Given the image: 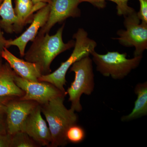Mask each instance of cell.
I'll list each match as a JSON object with an SVG mask.
<instances>
[{"label": "cell", "mask_w": 147, "mask_h": 147, "mask_svg": "<svg viewBox=\"0 0 147 147\" xmlns=\"http://www.w3.org/2000/svg\"><path fill=\"white\" fill-rule=\"evenodd\" d=\"M65 25L53 35L49 33L37 35L25 53L24 57L26 60L35 64L42 75L51 73V64L57 56L74 47L75 40H71L67 43L63 42L62 35Z\"/></svg>", "instance_id": "cell-1"}, {"label": "cell", "mask_w": 147, "mask_h": 147, "mask_svg": "<svg viewBox=\"0 0 147 147\" xmlns=\"http://www.w3.org/2000/svg\"><path fill=\"white\" fill-rule=\"evenodd\" d=\"M65 96L56 98L40 105L51 133L52 142L50 147H63L67 144L66 131L78 122V117L75 111L71 108L67 109L64 104Z\"/></svg>", "instance_id": "cell-2"}, {"label": "cell", "mask_w": 147, "mask_h": 147, "mask_svg": "<svg viewBox=\"0 0 147 147\" xmlns=\"http://www.w3.org/2000/svg\"><path fill=\"white\" fill-rule=\"evenodd\" d=\"M73 38L76 40L74 49L70 57L62 63L59 67L54 72L42 75L39 79V82L50 83L65 93H67L64 88L67 82L66 74L69 69L74 63L91 55L97 46L96 42L88 37V33L83 28L78 29L73 35Z\"/></svg>", "instance_id": "cell-3"}, {"label": "cell", "mask_w": 147, "mask_h": 147, "mask_svg": "<svg viewBox=\"0 0 147 147\" xmlns=\"http://www.w3.org/2000/svg\"><path fill=\"white\" fill-rule=\"evenodd\" d=\"M89 56L74 63L70 68V71L75 73V78L66 92L69 100L71 102L70 108L75 112H80L82 110L80 102L82 95H90L94 90L92 60Z\"/></svg>", "instance_id": "cell-4"}, {"label": "cell", "mask_w": 147, "mask_h": 147, "mask_svg": "<svg viewBox=\"0 0 147 147\" xmlns=\"http://www.w3.org/2000/svg\"><path fill=\"white\" fill-rule=\"evenodd\" d=\"M91 55L97 71L103 76H111L114 79H122L126 77L139 65L143 58L141 55L128 59L126 53L117 52H108L105 55H100L94 51Z\"/></svg>", "instance_id": "cell-5"}, {"label": "cell", "mask_w": 147, "mask_h": 147, "mask_svg": "<svg viewBox=\"0 0 147 147\" xmlns=\"http://www.w3.org/2000/svg\"><path fill=\"white\" fill-rule=\"evenodd\" d=\"M126 30H119L117 32L120 44L126 47H135L134 57L142 55L147 49V23L142 22L135 11L124 16Z\"/></svg>", "instance_id": "cell-6"}, {"label": "cell", "mask_w": 147, "mask_h": 147, "mask_svg": "<svg viewBox=\"0 0 147 147\" xmlns=\"http://www.w3.org/2000/svg\"><path fill=\"white\" fill-rule=\"evenodd\" d=\"M15 83L25 94L20 97L22 100L36 101L40 105L45 104L54 98L65 96L67 94L61 91L53 84L45 82H32L16 74Z\"/></svg>", "instance_id": "cell-7"}, {"label": "cell", "mask_w": 147, "mask_h": 147, "mask_svg": "<svg viewBox=\"0 0 147 147\" xmlns=\"http://www.w3.org/2000/svg\"><path fill=\"white\" fill-rule=\"evenodd\" d=\"M38 105L34 100H22L20 97H13L9 100L5 109L7 133L13 135L21 131L27 117Z\"/></svg>", "instance_id": "cell-8"}, {"label": "cell", "mask_w": 147, "mask_h": 147, "mask_svg": "<svg viewBox=\"0 0 147 147\" xmlns=\"http://www.w3.org/2000/svg\"><path fill=\"white\" fill-rule=\"evenodd\" d=\"M78 0H51L48 20L40 29L38 35L49 33L51 29L57 24L63 23L70 17L76 18L81 16V10L78 6Z\"/></svg>", "instance_id": "cell-9"}, {"label": "cell", "mask_w": 147, "mask_h": 147, "mask_svg": "<svg viewBox=\"0 0 147 147\" xmlns=\"http://www.w3.org/2000/svg\"><path fill=\"white\" fill-rule=\"evenodd\" d=\"M41 113L40 105H38L27 117L21 131L27 133L40 147H50L52 142L51 133Z\"/></svg>", "instance_id": "cell-10"}, {"label": "cell", "mask_w": 147, "mask_h": 147, "mask_svg": "<svg viewBox=\"0 0 147 147\" xmlns=\"http://www.w3.org/2000/svg\"><path fill=\"white\" fill-rule=\"evenodd\" d=\"M50 11L49 4H46L38 10L34 15L30 26L22 34L15 39L7 40V48L11 46H16L18 48L21 57H24L27 44L30 41L32 42L34 39L40 29L46 24Z\"/></svg>", "instance_id": "cell-11"}, {"label": "cell", "mask_w": 147, "mask_h": 147, "mask_svg": "<svg viewBox=\"0 0 147 147\" xmlns=\"http://www.w3.org/2000/svg\"><path fill=\"white\" fill-rule=\"evenodd\" d=\"M1 57L7 61L18 76L32 82H39L42 74L35 64L17 57L5 47Z\"/></svg>", "instance_id": "cell-12"}, {"label": "cell", "mask_w": 147, "mask_h": 147, "mask_svg": "<svg viewBox=\"0 0 147 147\" xmlns=\"http://www.w3.org/2000/svg\"><path fill=\"white\" fill-rule=\"evenodd\" d=\"M16 74L6 62L0 72V97H21L25 92L16 85L15 78Z\"/></svg>", "instance_id": "cell-13"}, {"label": "cell", "mask_w": 147, "mask_h": 147, "mask_svg": "<svg viewBox=\"0 0 147 147\" xmlns=\"http://www.w3.org/2000/svg\"><path fill=\"white\" fill-rule=\"evenodd\" d=\"M0 27L5 32L12 34L22 31L18 18L15 13L12 0H3L0 5Z\"/></svg>", "instance_id": "cell-14"}, {"label": "cell", "mask_w": 147, "mask_h": 147, "mask_svg": "<svg viewBox=\"0 0 147 147\" xmlns=\"http://www.w3.org/2000/svg\"><path fill=\"white\" fill-rule=\"evenodd\" d=\"M134 92L137 96V100L134 102V108L130 114L122 117V121H129L147 115V82L137 84L134 88Z\"/></svg>", "instance_id": "cell-15"}, {"label": "cell", "mask_w": 147, "mask_h": 147, "mask_svg": "<svg viewBox=\"0 0 147 147\" xmlns=\"http://www.w3.org/2000/svg\"><path fill=\"white\" fill-rule=\"evenodd\" d=\"M44 3L34 4L31 0H15V13L21 28L32 21L34 13L46 5Z\"/></svg>", "instance_id": "cell-16"}, {"label": "cell", "mask_w": 147, "mask_h": 147, "mask_svg": "<svg viewBox=\"0 0 147 147\" xmlns=\"http://www.w3.org/2000/svg\"><path fill=\"white\" fill-rule=\"evenodd\" d=\"M38 147L39 145L24 131H18L12 135V147Z\"/></svg>", "instance_id": "cell-17"}, {"label": "cell", "mask_w": 147, "mask_h": 147, "mask_svg": "<svg viewBox=\"0 0 147 147\" xmlns=\"http://www.w3.org/2000/svg\"><path fill=\"white\" fill-rule=\"evenodd\" d=\"M86 136L84 129L76 124L72 125L67 129L66 138L68 142L78 144L84 141Z\"/></svg>", "instance_id": "cell-18"}, {"label": "cell", "mask_w": 147, "mask_h": 147, "mask_svg": "<svg viewBox=\"0 0 147 147\" xmlns=\"http://www.w3.org/2000/svg\"><path fill=\"white\" fill-rule=\"evenodd\" d=\"M115 3L117 4V12L119 16H126L134 11L132 7L129 6L127 3L129 0H108Z\"/></svg>", "instance_id": "cell-19"}, {"label": "cell", "mask_w": 147, "mask_h": 147, "mask_svg": "<svg viewBox=\"0 0 147 147\" xmlns=\"http://www.w3.org/2000/svg\"><path fill=\"white\" fill-rule=\"evenodd\" d=\"M140 9L137 12L138 17L142 22L147 23V0H139Z\"/></svg>", "instance_id": "cell-20"}, {"label": "cell", "mask_w": 147, "mask_h": 147, "mask_svg": "<svg viewBox=\"0 0 147 147\" xmlns=\"http://www.w3.org/2000/svg\"><path fill=\"white\" fill-rule=\"evenodd\" d=\"M12 135L8 133L0 134V147H12Z\"/></svg>", "instance_id": "cell-21"}, {"label": "cell", "mask_w": 147, "mask_h": 147, "mask_svg": "<svg viewBox=\"0 0 147 147\" xmlns=\"http://www.w3.org/2000/svg\"><path fill=\"white\" fill-rule=\"evenodd\" d=\"M7 133L6 116L4 110L0 111V134Z\"/></svg>", "instance_id": "cell-22"}, {"label": "cell", "mask_w": 147, "mask_h": 147, "mask_svg": "<svg viewBox=\"0 0 147 147\" xmlns=\"http://www.w3.org/2000/svg\"><path fill=\"white\" fill-rule=\"evenodd\" d=\"M80 3L86 2L91 4L93 5L98 9L105 8L106 3L105 0H78Z\"/></svg>", "instance_id": "cell-23"}, {"label": "cell", "mask_w": 147, "mask_h": 147, "mask_svg": "<svg viewBox=\"0 0 147 147\" xmlns=\"http://www.w3.org/2000/svg\"><path fill=\"white\" fill-rule=\"evenodd\" d=\"M7 40L4 36L3 32L2 29L0 27V57H1L2 53L4 48H7L6 45Z\"/></svg>", "instance_id": "cell-24"}, {"label": "cell", "mask_w": 147, "mask_h": 147, "mask_svg": "<svg viewBox=\"0 0 147 147\" xmlns=\"http://www.w3.org/2000/svg\"><path fill=\"white\" fill-rule=\"evenodd\" d=\"M13 97H0V111L5 110L7 103Z\"/></svg>", "instance_id": "cell-25"}, {"label": "cell", "mask_w": 147, "mask_h": 147, "mask_svg": "<svg viewBox=\"0 0 147 147\" xmlns=\"http://www.w3.org/2000/svg\"><path fill=\"white\" fill-rule=\"evenodd\" d=\"M34 4L39 3H44L46 4H50L51 0H31Z\"/></svg>", "instance_id": "cell-26"}, {"label": "cell", "mask_w": 147, "mask_h": 147, "mask_svg": "<svg viewBox=\"0 0 147 147\" xmlns=\"http://www.w3.org/2000/svg\"><path fill=\"white\" fill-rule=\"evenodd\" d=\"M3 64V58L1 57H0V72L1 71Z\"/></svg>", "instance_id": "cell-27"}, {"label": "cell", "mask_w": 147, "mask_h": 147, "mask_svg": "<svg viewBox=\"0 0 147 147\" xmlns=\"http://www.w3.org/2000/svg\"><path fill=\"white\" fill-rule=\"evenodd\" d=\"M3 0H0V5H1V4L3 2Z\"/></svg>", "instance_id": "cell-28"}]
</instances>
